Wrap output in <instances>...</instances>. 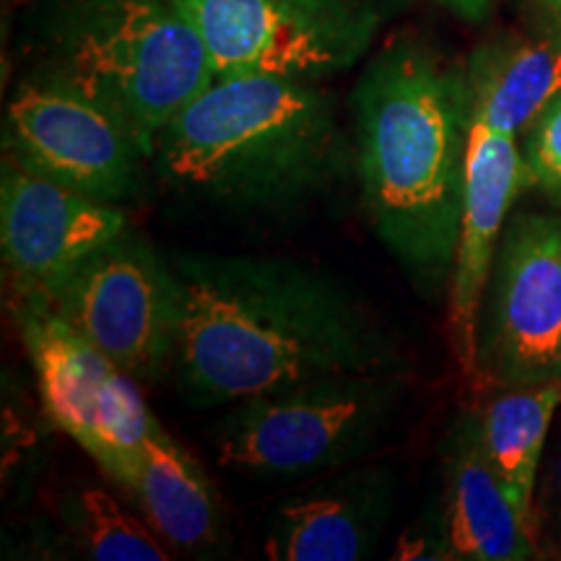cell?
Here are the masks:
<instances>
[{
  "instance_id": "6",
  "label": "cell",
  "mask_w": 561,
  "mask_h": 561,
  "mask_svg": "<svg viewBox=\"0 0 561 561\" xmlns=\"http://www.w3.org/2000/svg\"><path fill=\"white\" fill-rule=\"evenodd\" d=\"M214 76L320 81L354 68L385 21L382 0H185Z\"/></svg>"
},
{
  "instance_id": "12",
  "label": "cell",
  "mask_w": 561,
  "mask_h": 561,
  "mask_svg": "<svg viewBox=\"0 0 561 561\" xmlns=\"http://www.w3.org/2000/svg\"><path fill=\"white\" fill-rule=\"evenodd\" d=\"M528 185L517 138L471 121L458 248L450 273V339L468 375L479 371L483 297L500 250L507 210Z\"/></svg>"
},
{
  "instance_id": "1",
  "label": "cell",
  "mask_w": 561,
  "mask_h": 561,
  "mask_svg": "<svg viewBox=\"0 0 561 561\" xmlns=\"http://www.w3.org/2000/svg\"><path fill=\"white\" fill-rule=\"evenodd\" d=\"M178 364L187 396L227 405L351 375H390L396 348L339 284L280 257L187 255Z\"/></svg>"
},
{
  "instance_id": "17",
  "label": "cell",
  "mask_w": 561,
  "mask_h": 561,
  "mask_svg": "<svg viewBox=\"0 0 561 561\" xmlns=\"http://www.w3.org/2000/svg\"><path fill=\"white\" fill-rule=\"evenodd\" d=\"M559 405L561 380L520 385V388H512L496 398L481 419L486 458L533 536H536L533 494H536L546 434H549L551 419Z\"/></svg>"
},
{
  "instance_id": "5",
  "label": "cell",
  "mask_w": 561,
  "mask_h": 561,
  "mask_svg": "<svg viewBox=\"0 0 561 561\" xmlns=\"http://www.w3.org/2000/svg\"><path fill=\"white\" fill-rule=\"evenodd\" d=\"M390 375L328 377L237 401L216 424L214 455L229 471L307 476L367 455L390 426Z\"/></svg>"
},
{
  "instance_id": "18",
  "label": "cell",
  "mask_w": 561,
  "mask_h": 561,
  "mask_svg": "<svg viewBox=\"0 0 561 561\" xmlns=\"http://www.w3.org/2000/svg\"><path fill=\"white\" fill-rule=\"evenodd\" d=\"M70 528L96 561H167V543L149 523L104 489H83L70 504Z\"/></svg>"
},
{
  "instance_id": "2",
  "label": "cell",
  "mask_w": 561,
  "mask_h": 561,
  "mask_svg": "<svg viewBox=\"0 0 561 561\" xmlns=\"http://www.w3.org/2000/svg\"><path fill=\"white\" fill-rule=\"evenodd\" d=\"M356 161L369 224L434 291L458 248L471 104L466 81L411 37L392 39L354 89Z\"/></svg>"
},
{
  "instance_id": "15",
  "label": "cell",
  "mask_w": 561,
  "mask_h": 561,
  "mask_svg": "<svg viewBox=\"0 0 561 561\" xmlns=\"http://www.w3.org/2000/svg\"><path fill=\"white\" fill-rule=\"evenodd\" d=\"M471 121L504 136H523L541 110L561 94V30L510 37L476 53L468 70Z\"/></svg>"
},
{
  "instance_id": "16",
  "label": "cell",
  "mask_w": 561,
  "mask_h": 561,
  "mask_svg": "<svg viewBox=\"0 0 561 561\" xmlns=\"http://www.w3.org/2000/svg\"><path fill=\"white\" fill-rule=\"evenodd\" d=\"M123 489L170 549L198 551L219 541L221 512L208 479L159 424Z\"/></svg>"
},
{
  "instance_id": "10",
  "label": "cell",
  "mask_w": 561,
  "mask_h": 561,
  "mask_svg": "<svg viewBox=\"0 0 561 561\" xmlns=\"http://www.w3.org/2000/svg\"><path fill=\"white\" fill-rule=\"evenodd\" d=\"M5 153L112 206L136 195L140 164L151 159L115 112L42 76L21 83L9 102Z\"/></svg>"
},
{
  "instance_id": "4",
  "label": "cell",
  "mask_w": 561,
  "mask_h": 561,
  "mask_svg": "<svg viewBox=\"0 0 561 561\" xmlns=\"http://www.w3.org/2000/svg\"><path fill=\"white\" fill-rule=\"evenodd\" d=\"M37 73L104 104L153 159L159 133L214 81L185 0H42Z\"/></svg>"
},
{
  "instance_id": "14",
  "label": "cell",
  "mask_w": 561,
  "mask_h": 561,
  "mask_svg": "<svg viewBox=\"0 0 561 561\" xmlns=\"http://www.w3.org/2000/svg\"><path fill=\"white\" fill-rule=\"evenodd\" d=\"M442 549L447 559L471 561H520L536 553V536L491 468L476 421L460 424L450 442Z\"/></svg>"
},
{
  "instance_id": "3",
  "label": "cell",
  "mask_w": 561,
  "mask_h": 561,
  "mask_svg": "<svg viewBox=\"0 0 561 561\" xmlns=\"http://www.w3.org/2000/svg\"><path fill=\"white\" fill-rule=\"evenodd\" d=\"M153 159L172 191L224 208H280L339 178L346 144L318 81L214 76L159 133Z\"/></svg>"
},
{
  "instance_id": "7",
  "label": "cell",
  "mask_w": 561,
  "mask_h": 561,
  "mask_svg": "<svg viewBox=\"0 0 561 561\" xmlns=\"http://www.w3.org/2000/svg\"><path fill=\"white\" fill-rule=\"evenodd\" d=\"M13 314L53 424L125 486L140 447L157 430L136 377L117 369L50 307L13 305Z\"/></svg>"
},
{
  "instance_id": "22",
  "label": "cell",
  "mask_w": 561,
  "mask_h": 561,
  "mask_svg": "<svg viewBox=\"0 0 561 561\" xmlns=\"http://www.w3.org/2000/svg\"><path fill=\"white\" fill-rule=\"evenodd\" d=\"M553 494H557V507L561 517V453L557 458V466H553Z\"/></svg>"
},
{
  "instance_id": "13",
  "label": "cell",
  "mask_w": 561,
  "mask_h": 561,
  "mask_svg": "<svg viewBox=\"0 0 561 561\" xmlns=\"http://www.w3.org/2000/svg\"><path fill=\"white\" fill-rule=\"evenodd\" d=\"M385 471H359L301 491L273 512L265 557L273 561H356L369 557L390 515Z\"/></svg>"
},
{
  "instance_id": "20",
  "label": "cell",
  "mask_w": 561,
  "mask_h": 561,
  "mask_svg": "<svg viewBox=\"0 0 561 561\" xmlns=\"http://www.w3.org/2000/svg\"><path fill=\"white\" fill-rule=\"evenodd\" d=\"M442 5H447V9L458 13V16L468 19V21H479L486 16L491 0H439Z\"/></svg>"
},
{
  "instance_id": "11",
  "label": "cell",
  "mask_w": 561,
  "mask_h": 561,
  "mask_svg": "<svg viewBox=\"0 0 561 561\" xmlns=\"http://www.w3.org/2000/svg\"><path fill=\"white\" fill-rule=\"evenodd\" d=\"M125 229L128 219L117 206L3 153L0 244L13 305H50L68 278Z\"/></svg>"
},
{
  "instance_id": "21",
  "label": "cell",
  "mask_w": 561,
  "mask_h": 561,
  "mask_svg": "<svg viewBox=\"0 0 561 561\" xmlns=\"http://www.w3.org/2000/svg\"><path fill=\"white\" fill-rule=\"evenodd\" d=\"M543 11L549 13L551 24L557 26V30H561V0H541Z\"/></svg>"
},
{
  "instance_id": "19",
  "label": "cell",
  "mask_w": 561,
  "mask_h": 561,
  "mask_svg": "<svg viewBox=\"0 0 561 561\" xmlns=\"http://www.w3.org/2000/svg\"><path fill=\"white\" fill-rule=\"evenodd\" d=\"M523 164L528 185L561 201V94L525 130Z\"/></svg>"
},
{
  "instance_id": "9",
  "label": "cell",
  "mask_w": 561,
  "mask_h": 561,
  "mask_svg": "<svg viewBox=\"0 0 561 561\" xmlns=\"http://www.w3.org/2000/svg\"><path fill=\"white\" fill-rule=\"evenodd\" d=\"M479 328V367L520 388L561 380V221L523 214L502 231Z\"/></svg>"
},
{
  "instance_id": "8",
  "label": "cell",
  "mask_w": 561,
  "mask_h": 561,
  "mask_svg": "<svg viewBox=\"0 0 561 561\" xmlns=\"http://www.w3.org/2000/svg\"><path fill=\"white\" fill-rule=\"evenodd\" d=\"M47 307L136 380L174 359L180 278L136 231L125 229L96 250Z\"/></svg>"
}]
</instances>
